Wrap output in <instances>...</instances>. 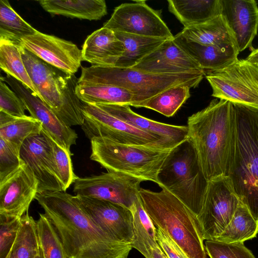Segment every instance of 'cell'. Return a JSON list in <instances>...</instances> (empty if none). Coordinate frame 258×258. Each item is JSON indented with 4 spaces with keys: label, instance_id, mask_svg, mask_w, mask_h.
Returning a JSON list of instances; mask_svg holds the SVG:
<instances>
[{
    "label": "cell",
    "instance_id": "25",
    "mask_svg": "<svg viewBox=\"0 0 258 258\" xmlns=\"http://www.w3.org/2000/svg\"><path fill=\"white\" fill-rule=\"evenodd\" d=\"M168 10L184 28L199 24L221 15L220 0H168Z\"/></svg>",
    "mask_w": 258,
    "mask_h": 258
},
{
    "label": "cell",
    "instance_id": "27",
    "mask_svg": "<svg viewBox=\"0 0 258 258\" xmlns=\"http://www.w3.org/2000/svg\"><path fill=\"white\" fill-rule=\"evenodd\" d=\"M42 130L40 121L31 116L18 117L0 111V138L19 154L24 141Z\"/></svg>",
    "mask_w": 258,
    "mask_h": 258
},
{
    "label": "cell",
    "instance_id": "42",
    "mask_svg": "<svg viewBox=\"0 0 258 258\" xmlns=\"http://www.w3.org/2000/svg\"><path fill=\"white\" fill-rule=\"evenodd\" d=\"M156 228L157 241L168 258H189L166 233Z\"/></svg>",
    "mask_w": 258,
    "mask_h": 258
},
{
    "label": "cell",
    "instance_id": "19",
    "mask_svg": "<svg viewBox=\"0 0 258 258\" xmlns=\"http://www.w3.org/2000/svg\"><path fill=\"white\" fill-rule=\"evenodd\" d=\"M131 68L154 74H206L174 38L166 40Z\"/></svg>",
    "mask_w": 258,
    "mask_h": 258
},
{
    "label": "cell",
    "instance_id": "39",
    "mask_svg": "<svg viewBox=\"0 0 258 258\" xmlns=\"http://www.w3.org/2000/svg\"><path fill=\"white\" fill-rule=\"evenodd\" d=\"M25 104L19 96L0 78V111L15 117L26 116Z\"/></svg>",
    "mask_w": 258,
    "mask_h": 258
},
{
    "label": "cell",
    "instance_id": "12",
    "mask_svg": "<svg viewBox=\"0 0 258 258\" xmlns=\"http://www.w3.org/2000/svg\"><path fill=\"white\" fill-rule=\"evenodd\" d=\"M103 27L114 32L170 39L171 31L157 11L145 1L123 3L116 7Z\"/></svg>",
    "mask_w": 258,
    "mask_h": 258
},
{
    "label": "cell",
    "instance_id": "7",
    "mask_svg": "<svg viewBox=\"0 0 258 258\" xmlns=\"http://www.w3.org/2000/svg\"><path fill=\"white\" fill-rule=\"evenodd\" d=\"M208 182L189 138L170 150L157 176V184L175 196L197 216L203 208Z\"/></svg>",
    "mask_w": 258,
    "mask_h": 258
},
{
    "label": "cell",
    "instance_id": "43",
    "mask_svg": "<svg viewBox=\"0 0 258 258\" xmlns=\"http://www.w3.org/2000/svg\"><path fill=\"white\" fill-rule=\"evenodd\" d=\"M131 210L148 234L153 238H156V227L143 208L139 197Z\"/></svg>",
    "mask_w": 258,
    "mask_h": 258
},
{
    "label": "cell",
    "instance_id": "38",
    "mask_svg": "<svg viewBox=\"0 0 258 258\" xmlns=\"http://www.w3.org/2000/svg\"><path fill=\"white\" fill-rule=\"evenodd\" d=\"M134 237L131 243L145 258H168L156 238L151 237L138 221L134 222Z\"/></svg>",
    "mask_w": 258,
    "mask_h": 258
},
{
    "label": "cell",
    "instance_id": "14",
    "mask_svg": "<svg viewBox=\"0 0 258 258\" xmlns=\"http://www.w3.org/2000/svg\"><path fill=\"white\" fill-rule=\"evenodd\" d=\"M3 80L19 96L31 116L40 121L42 130L57 144L71 154V147L76 144L78 135L51 109L26 85L7 75Z\"/></svg>",
    "mask_w": 258,
    "mask_h": 258
},
{
    "label": "cell",
    "instance_id": "26",
    "mask_svg": "<svg viewBox=\"0 0 258 258\" xmlns=\"http://www.w3.org/2000/svg\"><path fill=\"white\" fill-rule=\"evenodd\" d=\"M38 2L51 15L92 21L99 20L107 13L104 0H41Z\"/></svg>",
    "mask_w": 258,
    "mask_h": 258
},
{
    "label": "cell",
    "instance_id": "31",
    "mask_svg": "<svg viewBox=\"0 0 258 258\" xmlns=\"http://www.w3.org/2000/svg\"><path fill=\"white\" fill-rule=\"evenodd\" d=\"M21 45L0 39V67L7 75L20 81L41 99V96L31 81L22 58Z\"/></svg>",
    "mask_w": 258,
    "mask_h": 258
},
{
    "label": "cell",
    "instance_id": "11",
    "mask_svg": "<svg viewBox=\"0 0 258 258\" xmlns=\"http://www.w3.org/2000/svg\"><path fill=\"white\" fill-rule=\"evenodd\" d=\"M82 111L84 118L82 128L90 140L100 137L120 144L169 149L159 138L130 125L98 105L83 103Z\"/></svg>",
    "mask_w": 258,
    "mask_h": 258
},
{
    "label": "cell",
    "instance_id": "37",
    "mask_svg": "<svg viewBox=\"0 0 258 258\" xmlns=\"http://www.w3.org/2000/svg\"><path fill=\"white\" fill-rule=\"evenodd\" d=\"M205 246L206 253L210 258H255L242 242L206 240Z\"/></svg>",
    "mask_w": 258,
    "mask_h": 258
},
{
    "label": "cell",
    "instance_id": "20",
    "mask_svg": "<svg viewBox=\"0 0 258 258\" xmlns=\"http://www.w3.org/2000/svg\"><path fill=\"white\" fill-rule=\"evenodd\" d=\"M225 19L240 52L251 48L258 31V6L254 0H220Z\"/></svg>",
    "mask_w": 258,
    "mask_h": 258
},
{
    "label": "cell",
    "instance_id": "40",
    "mask_svg": "<svg viewBox=\"0 0 258 258\" xmlns=\"http://www.w3.org/2000/svg\"><path fill=\"white\" fill-rule=\"evenodd\" d=\"M21 218L7 219L0 216V258H6L17 237Z\"/></svg>",
    "mask_w": 258,
    "mask_h": 258
},
{
    "label": "cell",
    "instance_id": "8",
    "mask_svg": "<svg viewBox=\"0 0 258 258\" xmlns=\"http://www.w3.org/2000/svg\"><path fill=\"white\" fill-rule=\"evenodd\" d=\"M90 140V159L108 171L122 173L157 184L159 170L171 150L153 145L120 144L100 137Z\"/></svg>",
    "mask_w": 258,
    "mask_h": 258
},
{
    "label": "cell",
    "instance_id": "32",
    "mask_svg": "<svg viewBox=\"0 0 258 258\" xmlns=\"http://www.w3.org/2000/svg\"><path fill=\"white\" fill-rule=\"evenodd\" d=\"M190 88L187 85L171 87L133 106L147 108L171 117L190 97Z\"/></svg>",
    "mask_w": 258,
    "mask_h": 258
},
{
    "label": "cell",
    "instance_id": "13",
    "mask_svg": "<svg viewBox=\"0 0 258 258\" xmlns=\"http://www.w3.org/2000/svg\"><path fill=\"white\" fill-rule=\"evenodd\" d=\"M142 182L139 178L117 172L79 177L73 191L77 196L94 198L122 205L130 210L139 197Z\"/></svg>",
    "mask_w": 258,
    "mask_h": 258
},
{
    "label": "cell",
    "instance_id": "29",
    "mask_svg": "<svg viewBox=\"0 0 258 258\" xmlns=\"http://www.w3.org/2000/svg\"><path fill=\"white\" fill-rule=\"evenodd\" d=\"M257 233L258 220L241 202L228 224L215 240L226 243H243L255 237Z\"/></svg>",
    "mask_w": 258,
    "mask_h": 258
},
{
    "label": "cell",
    "instance_id": "33",
    "mask_svg": "<svg viewBox=\"0 0 258 258\" xmlns=\"http://www.w3.org/2000/svg\"><path fill=\"white\" fill-rule=\"evenodd\" d=\"M40 250L36 221L27 212L21 217L20 229L6 258H35Z\"/></svg>",
    "mask_w": 258,
    "mask_h": 258
},
{
    "label": "cell",
    "instance_id": "15",
    "mask_svg": "<svg viewBox=\"0 0 258 258\" xmlns=\"http://www.w3.org/2000/svg\"><path fill=\"white\" fill-rule=\"evenodd\" d=\"M75 196L81 208L103 231L119 241L132 243L134 217L130 209L108 201Z\"/></svg>",
    "mask_w": 258,
    "mask_h": 258
},
{
    "label": "cell",
    "instance_id": "23",
    "mask_svg": "<svg viewBox=\"0 0 258 258\" xmlns=\"http://www.w3.org/2000/svg\"><path fill=\"white\" fill-rule=\"evenodd\" d=\"M174 39L206 73L223 70L238 59L239 52L235 45H203L188 41L178 33Z\"/></svg>",
    "mask_w": 258,
    "mask_h": 258
},
{
    "label": "cell",
    "instance_id": "6",
    "mask_svg": "<svg viewBox=\"0 0 258 258\" xmlns=\"http://www.w3.org/2000/svg\"><path fill=\"white\" fill-rule=\"evenodd\" d=\"M205 73L154 74L132 68L91 66L82 67L78 85H106L124 88L134 96L131 106L147 100L170 88L199 86Z\"/></svg>",
    "mask_w": 258,
    "mask_h": 258
},
{
    "label": "cell",
    "instance_id": "30",
    "mask_svg": "<svg viewBox=\"0 0 258 258\" xmlns=\"http://www.w3.org/2000/svg\"><path fill=\"white\" fill-rule=\"evenodd\" d=\"M115 33L124 47L122 55L115 66L119 68H132L167 40L120 32Z\"/></svg>",
    "mask_w": 258,
    "mask_h": 258
},
{
    "label": "cell",
    "instance_id": "17",
    "mask_svg": "<svg viewBox=\"0 0 258 258\" xmlns=\"http://www.w3.org/2000/svg\"><path fill=\"white\" fill-rule=\"evenodd\" d=\"M20 45L47 63L71 75L81 65L82 50L71 41L37 31L22 38Z\"/></svg>",
    "mask_w": 258,
    "mask_h": 258
},
{
    "label": "cell",
    "instance_id": "41",
    "mask_svg": "<svg viewBox=\"0 0 258 258\" xmlns=\"http://www.w3.org/2000/svg\"><path fill=\"white\" fill-rule=\"evenodd\" d=\"M24 163L20 154L0 138V181L16 171Z\"/></svg>",
    "mask_w": 258,
    "mask_h": 258
},
{
    "label": "cell",
    "instance_id": "1",
    "mask_svg": "<svg viewBox=\"0 0 258 258\" xmlns=\"http://www.w3.org/2000/svg\"><path fill=\"white\" fill-rule=\"evenodd\" d=\"M62 245L67 258H127L131 244L115 239L81 208L75 196L66 191L37 194Z\"/></svg>",
    "mask_w": 258,
    "mask_h": 258
},
{
    "label": "cell",
    "instance_id": "36",
    "mask_svg": "<svg viewBox=\"0 0 258 258\" xmlns=\"http://www.w3.org/2000/svg\"><path fill=\"white\" fill-rule=\"evenodd\" d=\"M53 160L55 170L64 191L79 178L74 173L69 153L51 139Z\"/></svg>",
    "mask_w": 258,
    "mask_h": 258
},
{
    "label": "cell",
    "instance_id": "10",
    "mask_svg": "<svg viewBox=\"0 0 258 258\" xmlns=\"http://www.w3.org/2000/svg\"><path fill=\"white\" fill-rule=\"evenodd\" d=\"M241 201L228 176L209 181L203 208L197 216L205 240H215L232 219Z\"/></svg>",
    "mask_w": 258,
    "mask_h": 258
},
{
    "label": "cell",
    "instance_id": "24",
    "mask_svg": "<svg viewBox=\"0 0 258 258\" xmlns=\"http://www.w3.org/2000/svg\"><path fill=\"white\" fill-rule=\"evenodd\" d=\"M178 34L188 41L203 45L237 46L232 33L222 15L205 22L183 28Z\"/></svg>",
    "mask_w": 258,
    "mask_h": 258
},
{
    "label": "cell",
    "instance_id": "4",
    "mask_svg": "<svg viewBox=\"0 0 258 258\" xmlns=\"http://www.w3.org/2000/svg\"><path fill=\"white\" fill-rule=\"evenodd\" d=\"M234 107L235 138L227 176L240 201L258 220V111Z\"/></svg>",
    "mask_w": 258,
    "mask_h": 258
},
{
    "label": "cell",
    "instance_id": "28",
    "mask_svg": "<svg viewBox=\"0 0 258 258\" xmlns=\"http://www.w3.org/2000/svg\"><path fill=\"white\" fill-rule=\"evenodd\" d=\"M76 94L83 103L92 104H126L131 106L134 95L121 87L106 85H77Z\"/></svg>",
    "mask_w": 258,
    "mask_h": 258
},
{
    "label": "cell",
    "instance_id": "16",
    "mask_svg": "<svg viewBox=\"0 0 258 258\" xmlns=\"http://www.w3.org/2000/svg\"><path fill=\"white\" fill-rule=\"evenodd\" d=\"M20 156L38 181V194L64 191L55 168L51 138L43 130L24 141Z\"/></svg>",
    "mask_w": 258,
    "mask_h": 258
},
{
    "label": "cell",
    "instance_id": "44",
    "mask_svg": "<svg viewBox=\"0 0 258 258\" xmlns=\"http://www.w3.org/2000/svg\"><path fill=\"white\" fill-rule=\"evenodd\" d=\"M245 59L251 63L258 65V48L252 49Z\"/></svg>",
    "mask_w": 258,
    "mask_h": 258
},
{
    "label": "cell",
    "instance_id": "45",
    "mask_svg": "<svg viewBox=\"0 0 258 258\" xmlns=\"http://www.w3.org/2000/svg\"><path fill=\"white\" fill-rule=\"evenodd\" d=\"M35 258H43L41 250H40L39 254Z\"/></svg>",
    "mask_w": 258,
    "mask_h": 258
},
{
    "label": "cell",
    "instance_id": "18",
    "mask_svg": "<svg viewBox=\"0 0 258 258\" xmlns=\"http://www.w3.org/2000/svg\"><path fill=\"white\" fill-rule=\"evenodd\" d=\"M38 187L37 179L25 163L0 181V216L21 218L28 212L38 194Z\"/></svg>",
    "mask_w": 258,
    "mask_h": 258
},
{
    "label": "cell",
    "instance_id": "3",
    "mask_svg": "<svg viewBox=\"0 0 258 258\" xmlns=\"http://www.w3.org/2000/svg\"><path fill=\"white\" fill-rule=\"evenodd\" d=\"M139 198L156 227L160 228L189 258H207L197 216L165 188L153 191L141 188Z\"/></svg>",
    "mask_w": 258,
    "mask_h": 258
},
{
    "label": "cell",
    "instance_id": "2",
    "mask_svg": "<svg viewBox=\"0 0 258 258\" xmlns=\"http://www.w3.org/2000/svg\"><path fill=\"white\" fill-rule=\"evenodd\" d=\"M187 126L206 179L227 176L235 138L234 105L214 99L188 117Z\"/></svg>",
    "mask_w": 258,
    "mask_h": 258
},
{
    "label": "cell",
    "instance_id": "34",
    "mask_svg": "<svg viewBox=\"0 0 258 258\" xmlns=\"http://www.w3.org/2000/svg\"><path fill=\"white\" fill-rule=\"evenodd\" d=\"M38 31L13 9L7 0L0 1V39L19 43Z\"/></svg>",
    "mask_w": 258,
    "mask_h": 258
},
{
    "label": "cell",
    "instance_id": "21",
    "mask_svg": "<svg viewBox=\"0 0 258 258\" xmlns=\"http://www.w3.org/2000/svg\"><path fill=\"white\" fill-rule=\"evenodd\" d=\"M98 105L130 125L159 138L169 149L173 148L188 138L187 125H172L149 119L135 113L126 104Z\"/></svg>",
    "mask_w": 258,
    "mask_h": 258
},
{
    "label": "cell",
    "instance_id": "35",
    "mask_svg": "<svg viewBox=\"0 0 258 258\" xmlns=\"http://www.w3.org/2000/svg\"><path fill=\"white\" fill-rule=\"evenodd\" d=\"M40 246L43 258H67L60 240L44 213L36 221Z\"/></svg>",
    "mask_w": 258,
    "mask_h": 258
},
{
    "label": "cell",
    "instance_id": "9",
    "mask_svg": "<svg viewBox=\"0 0 258 258\" xmlns=\"http://www.w3.org/2000/svg\"><path fill=\"white\" fill-rule=\"evenodd\" d=\"M212 96L258 111V65L238 59L227 68L206 74Z\"/></svg>",
    "mask_w": 258,
    "mask_h": 258
},
{
    "label": "cell",
    "instance_id": "5",
    "mask_svg": "<svg viewBox=\"0 0 258 258\" xmlns=\"http://www.w3.org/2000/svg\"><path fill=\"white\" fill-rule=\"evenodd\" d=\"M22 58L42 100L66 125L82 126L83 103L76 94L78 79L47 63L21 46Z\"/></svg>",
    "mask_w": 258,
    "mask_h": 258
},
{
    "label": "cell",
    "instance_id": "22",
    "mask_svg": "<svg viewBox=\"0 0 258 258\" xmlns=\"http://www.w3.org/2000/svg\"><path fill=\"white\" fill-rule=\"evenodd\" d=\"M124 51L123 43L115 32L102 28L88 36L82 46V60L92 66L114 67Z\"/></svg>",
    "mask_w": 258,
    "mask_h": 258
}]
</instances>
